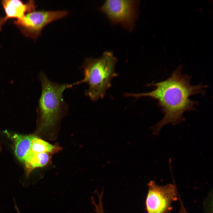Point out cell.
<instances>
[{
    "instance_id": "6da1fadb",
    "label": "cell",
    "mask_w": 213,
    "mask_h": 213,
    "mask_svg": "<svg viewBox=\"0 0 213 213\" xmlns=\"http://www.w3.org/2000/svg\"><path fill=\"white\" fill-rule=\"evenodd\" d=\"M180 65L166 80L149 84L154 86V90L149 92L140 93H125L126 97H149L157 101L158 105L164 114L163 118L151 128L154 135H158L165 125L171 123L176 125L185 120L184 113L194 110L198 101L189 98L192 96L200 94L204 96L207 85L200 83L191 84V77L182 72Z\"/></svg>"
},
{
    "instance_id": "7a4b0ae2",
    "label": "cell",
    "mask_w": 213,
    "mask_h": 213,
    "mask_svg": "<svg viewBox=\"0 0 213 213\" xmlns=\"http://www.w3.org/2000/svg\"><path fill=\"white\" fill-rule=\"evenodd\" d=\"M39 78L42 91L37 109L38 130L41 133L52 128L67 111L68 106L62 94L72 84H59L51 81L41 72Z\"/></svg>"
},
{
    "instance_id": "3957f363",
    "label": "cell",
    "mask_w": 213,
    "mask_h": 213,
    "mask_svg": "<svg viewBox=\"0 0 213 213\" xmlns=\"http://www.w3.org/2000/svg\"><path fill=\"white\" fill-rule=\"evenodd\" d=\"M117 61L112 52L109 51L98 58L86 59L82 67L84 78L72 84L73 86L87 83L89 87L85 95L93 101L102 99L111 86L113 78L118 76L115 71Z\"/></svg>"
},
{
    "instance_id": "277c9868",
    "label": "cell",
    "mask_w": 213,
    "mask_h": 213,
    "mask_svg": "<svg viewBox=\"0 0 213 213\" xmlns=\"http://www.w3.org/2000/svg\"><path fill=\"white\" fill-rule=\"evenodd\" d=\"M68 13V12L66 10H34L14 21V23L24 36L35 40L40 35L46 25L66 16Z\"/></svg>"
},
{
    "instance_id": "5b68a950",
    "label": "cell",
    "mask_w": 213,
    "mask_h": 213,
    "mask_svg": "<svg viewBox=\"0 0 213 213\" xmlns=\"http://www.w3.org/2000/svg\"><path fill=\"white\" fill-rule=\"evenodd\" d=\"M148 190L146 200L147 213H167L172 209L173 202L178 200V192L175 185L157 184L153 180L148 183Z\"/></svg>"
},
{
    "instance_id": "8992f818",
    "label": "cell",
    "mask_w": 213,
    "mask_h": 213,
    "mask_svg": "<svg viewBox=\"0 0 213 213\" xmlns=\"http://www.w3.org/2000/svg\"><path fill=\"white\" fill-rule=\"evenodd\" d=\"M137 3L133 0H107L101 9L113 23L131 29L136 17Z\"/></svg>"
},
{
    "instance_id": "52a82bcc",
    "label": "cell",
    "mask_w": 213,
    "mask_h": 213,
    "mask_svg": "<svg viewBox=\"0 0 213 213\" xmlns=\"http://www.w3.org/2000/svg\"><path fill=\"white\" fill-rule=\"evenodd\" d=\"M1 4L5 11V15L0 17V30L2 26L9 19L22 18L25 13L35 10L36 5L34 1L30 0L26 4L18 0H3Z\"/></svg>"
},
{
    "instance_id": "ba28073f",
    "label": "cell",
    "mask_w": 213,
    "mask_h": 213,
    "mask_svg": "<svg viewBox=\"0 0 213 213\" xmlns=\"http://www.w3.org/2000/svg\"><path fill=\"white\" fill-rule=\"evenodd\" d=\"M4 133L13 143L14 153L17 158L20 162L24 163L26 156L30 150L32 142L36 136L33 134L13 133L7 130L4 131Z\"/></svg>"
},
{
    "instance_id": "9c48e42d",
    "label": "cell",
    "mask_w": 213,
    "mask_h": 213,
    "mask_svg": "<svg viewBox=\"0 0 213 213\" xmlns=\"http://www.w3.org/2000/svg\"><path fill=\"white\" fill-rule=\"evenodd\" d=\"M50 154L45 153H38L31 150L27 154L24 162L27 178L34 169L42 167L47 165L51 161Z\"/></svg>"
},
{
    "instance_id": "30bf717a",
    "label": "cell",
    "mask_w": 213,
    "mask_h": 213,
    "mask_svg": "<svg viewBox=\"0 0 213 213\" xmlns=\"http://www.w3.org/2000/svg\"><path fill=\"white\" fill-rule=\"evenodd\" d=\"M60 149L57 145H53L37 136L33 140L30 150L38 153H45L52 154L59 151Z\"/></svg>"
},
{
    "instance_id": "8fae6325",
    "label": "cell",
    "mask_w": 213,
    "mask_h": 213,
    "mask_svg": "<svg viewBox=\"0 0 213 213\" xmlns=\"http://www.w3.org/2000/svg\"><path fill=\"white\" fill-rule=\"evenodd\" d=\"M180 205V207L179 210V213H188L186 210L181 200L179 197Z\"/></svg>"
},
{
    "instance_id": "7c38bea8",
    "label": "cell",
    "mask_w": 213,
    "mask_h": 213,
    "mask_svg": "<svg viewBox=\"0 0 213 213\" xmlns=\"http://www.w3.org/2000/svg\"><path fill=\"white\" fill-rule=\"evenodd\" d=\"M99 213H104V212H100Z\"/></svg>"
},
{
    "instance_id": "4fadbf2b",
    "label": "cell",
    "mask_w": 213,
    "mask_h": 213,
    "mask_svg": "<svg viewBox=\"0 0 213 213\" xmlns=\"http://www.w3.org/2000/svg\"></svg>"
}]
</instances>
